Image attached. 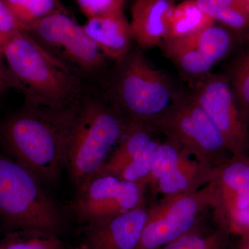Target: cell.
Returning <instances> with one entry per match:
<instances>
[{"mask_svg": "<svg viewBox=\"0 0 249 249\" xmlns=\"http://www.w3.org/2000/svg\"><path fill=\"white\" fill-rule=\"evenodd\" d=\"M235 224L236 227L241 232L249 235V206L237 214Z\"/></svg>", "mask_w": 249, "mask_h": 249, "instance_id": "cell-30", "label": "cell"}, {"mask_svg": "<svg viewBox=\"0 0 249 249\" xmlns=\"http://www.w3.org/2000/svg\"><path fill=\"white\" fill-rule=\"evenodd\" d=\"M78 101L62 109L24 107L0 124V141L6 151L42 183L58 182L66 166L67 142Z\"/></svg>", "mask_w": 249, "mask_h": 249, "instance_id": "cell-1", "label": "cell"}, {"mask_svg": "<svg viewBox=\"0 0 249 249\" xmlns=\"http://www.w3.org/2000/svg\"><path fill=\"white\" fill-rule=\"evenodd\" d=\"M145 187L98 173L78 188L72 203L80 222L93 224L121 215L145 202Z\"/></svg>", "mask_w": 249, "mask_h": 249, "instance_id": "cell-9", "label": "cell"}, {"mask_svg": "<svg viewBox=\"0 0 249 249\" xmlns=\"http://www.w3.org/2000/svg\"><path fill=\"white\" fill-rule=\"evenodd\" d=\"M216 174L215 167L189 159L169 175L159 180L151 191L154 195L163 196L193 193L211 183Z\"/></svg>", "mask_w": 249, "mask_h": 249, "instance_id": "cell-16", "label": "cell"}, {"mask_svg": "<svg viewBox=\"0 0 249 249\" xmlns=\"http://www.w3.org/2000/svg\"><path fill=\"white\" fill-rule=\"evenodd\" d=\"M11 88V78L5 62L3 52L0 51V94Z\"/></svg>", "mask_w": 249, "mask_h": 249, "instance_id": "cell-29", "label": "cell"}, {"mask_svg": "<svg viewBox=\"0 0 249 249\" xmlns=\"http://www.w3.org/2000/svg\"><path fill=\"white\" fill-rule=\"evenodd\" d=\"M214 22L213 18L203 11L194 0H185L174 7L165 39L188 35Z\"/></svg>", "mask_w": 249, "mask_h": 249, "instance_id": "cell-18", "label": "cell"}, {"mask_svg": "<svg viewBox=\"0 0 249 249\" xmlns=\"http://www.w3.org/2000/svg\"><path fill=\"white\" fill-rule=\"evenodd\" d=\"M145 202L129 212L102 222L88 224V249H135L146 224Z\"/></svg>", "mask_w": 249, "mask_h": 249, "instance_id": "cell-13", "label": "cell"}, {"mask_svg": "<svg viewBox=\"0 0 249 249\" xmlns=\"http://www.w3.org/2000/svg\"><path fill=\"white\" fill-rule=\"evenodd\" d=\"M216 22L240 36L249 35V9L237 6L213 14Z\"/></svg>", "mask_w": 249, "mask_h": 249, "instance_id": "cell-25", "label": "cell"}, {"mask_svg": "<svg viewBox=\"0 0 249 249\" xmlns=\"http://www.w3.org/2000/svg\"><path fill=\"white\" fill-rule=\"evenodd\" d=\"M22 29L4 0H0V51L6 46Z\"/></svg>", "mask_w": 249, "mask_h": 249, "instance_id": "cell-27", "label": "cell"}, {"mask_svg": "<svg viewBox=\"0 0 249 249\" xmlns=\"http://www.w3.org/2000/svg\"><path fill=\"white\" fill-rule=\"evenodd\" d=\"M199 224L190 231L159 249H222L224 229L216 231H199Z\"/></svg>", "mask_w": 249, "mask_h": 249, "instance_id": "cell-23", "label": "cell"}, {"mask_svg": "<svg viewBox=\"0 0 249 249\" xmlns=\"http://www.w3.org/2000/svg\"><path fill=\"white\" fill-rule=\"evenodd\" d=\"M219 202L215 178L193 193L163 196L149 207L146 224L135 249H159L184 235Z\"/></svg>", "mask_w": 249, "mask_h": 249, "instance_id": "cell-7", "label": "cell"}, {"mask_svg": "<svg viewBox=\"0 0 249 249\" xmlns=\"http://www.w3.org/2000/svg\"><path fill=\"white\" fill-rule=\"evenodd\" d=\"M219 202L214 216L224 229L237 213L249 206V155L231 156L217 167Z\"/></svg>", "mask_w": 249, "mask_h": 249, "instance_id": "cell-12", "label": "cell"}, {"mask_svg": "<svg viewBox=\"0 0 249 249\" xmlns=\"http://www.w3.org/2000/svg\"><path fill=\"white\" fill-rule=\"evenodd\" d=\"M120 62L114 105L127 119L150 124L168 109L178 94L142 52H129Z\"/></svg>", "mask_w": 249, "mask_h": 249, "instance_id": "cell-5", "label": "cell"}, {"mask_svg": "<svg viewBox=\"0 0 249 249\" xmlns=\"http://www.w3.org/2000/svg\"><path fill=\"white\" fill-rule=\"evenodd\" d=\"M128 121L114 104L80 97L69 134L66 160L77 189L101 173L124 137Z\"/></svg>", "mask_w": 249, "mask_h": 249, "instance_id": "cell-3", "label": "cell"}, {"mask_svg": "<svg viewBox=\"0 0 249 249\" xmlns=\"http://www.w3.org/2000/svg\"><path fill=\"white\" fill-rule=\"evenodd\" d=\"M11 88L22 92L25 107L62 109L83 96L81 82L24 31L3 51Z\"/></svg>", "mask_w": 249, "mask_h": 249, "instance_id": "cell-2", "label": "cell"}, {"mask_svg": "<svg viewBox=\"0 0 249 249\" xmlns=\"http://www.w3.org/2000/svg\"><path fill=\"white\" fill-rule=\"evenodd\" d=\"M22 31L57 11H65L58 0H4Z\"/></svg>", "mask_w": 249, "mask_h": 249, "instance_id": "cell-20", "label": "cell"}, {"mask_svg": "<svg viewBox=\"0 0 249 249\" xmlns=\"http://www.w3.org/2000/svg\"><path fill=\"white\" fill-rule=\"evenodd\" d=\"M192 97L213 122L232 156L249 155V127L244 122L227 77L211 72L194 81Z\"/></svg>", "mask_w": 249, "mask_h": 249, "instance_id": "cell-10", "label": "cell"}, {"mask_svg": "<svg viewBox=\"0 0 249 249\" xmlns=\"http://www.w3.org/2000/svg\"><path fill=\"white\" fill-rule=\"evenodd\" d=\"M175 0H135L131 9L133 40L142 48L160 45L168 32Z\"/></svg>", "mask_w": 249, "mask_h": 249, "instance_id": "cell-14", "label": "cell"}, {"mask_svg": "<svg viewBox=\"0 0 249 249\" xmlns=\"http://www.w3.org/2000/svg\"><path fill=\"white\" fill-rule=\"evenodd\" d=\"M157 131L147 123L129 119L121 142L111 154L100 173L117 176L121 170L142 154L155 139Z\"/></svg>", "mask_w": 249, "mask_h": 249, "instance_id": "cell-17", "label": "cell"}, {"mask_svg": "<svg viewBox=\"0 0 249 249\" xmlns=\"http://www.w3.org/2000/svg\"><path fill=\"white\" fill-rule=\"evenodd\" d=\"M84 249H88V248H87V247H85Z\"/></svg>", "mask_w": 249, "mask_h": 249, "instance_id": "cell-32", "label": "cell"}, {"mask_svg": "<svg viewBox=\"0 0 249 249\" xmlns=\"http://www.w3.org/2000/svg\"><path fill=\"white\" fill-rule=\"evenodd\" d=\"M87 18L102 16L123 10L125 0H76Z\"/></svg>", "mask_w": 249, "mask_h": 249, "instance_id": "cell-26", "label": "cell"}, {"mask_svg": "<svg viewBox=\"0 0 249 249\" xmlns=\"http://www.w3.org/2000/svg\"><path fill=\"white\" fill-rule=\"evenodd\" d=\"M228 79L241 116L249 128V49L234 62Z\"/></svg>", "mask_w": 249, "mask_h": 249, "instance_id": "cell-21", "label": "cell"}, {"mask_svg": "<svg viewBox=\"0 0 249 249\" xmlns=\"http://www.w3.org/2000/svg\"><path fill=\"white\" fill-rule=\"evenodd\" d=\"M83 27L105 56L121 61L129 53L133 36L123 10L87 18Z\"/></svg>", "mask_w": 249, "mask_h": 249, "instance_id": "cell-15", "label": "cell"}, {"mask_svg": "<svg viewBox=\"0 0 249 249\" xmlns=\"http://www.w3.org/2000/svg\"><path fill=\"white\" fill-rule=\"evenodd\" d=\"M194 1L203 11L211 16L219 11H224L234 6H247L244 0H194Z\"/></svg>", "mask_w": 249, "mask_h": 249, "instance_id": "cell-28", "label": "cell"}, {"mask_svg": "<svg viewBox=\"0 0 249 249\" xmlns=\"http://www.w3.org/2000/svg\"><path fill=\"white\" fill-rule=\"evenodd\" d=\"M244 1H245L247 7L249 9V0H244Z\"/></svg>", "mask_w": 249, "mask_h": 249, "instance_id": "cell-31", "label": "cell"}, {"mask_svg": "<svg viewBox=\"0 0 249 249\" xmlns=\"http://www.w3.org/2000/svg\"><path fill=\"white\" fill-rule=\"evenodd\" d=\"M160 143L154 139L146 149L124 167L116 177L129 182H142L151 173L158 155Z\"/></svg>", "mask_w": 249, "mask_h": 249, "instance_id": "cell-24", "label": "cell"}, {"mask_svg": "<svg viewBox=\"0 0 249 249\" xmlns=\"http://www.w3.org/2000/svg\"><path fill=\"white\" fill-rule=\"evenodd\" d=\"M149 124L196 160L215 168L232 156L213 122L191 95L178 94L168 109Z\"/></svg>", "mask_w": 249, "mask_h": 249, "instance_id": "cell-6", "label": "cell"}, {"mask_svg": "<svg viewBox=\"0 0 249 249\" xmlns=\"http://www.w3.org/2000/svg\"><path fill=\"white\" fill-rule=\"evenodd\" d=\"M190 157L179 144L173 139L166 138L164 142L160 143L151 173L140 184L145 188L149 187L152 190L159 180L176 170L191 159Z\"/></svg>", "mask_w": 249, "mask_h": 249, "instance_id": "cell-19", "label": "cell"}, {"mask_svg": "<svg viewBox=\"0 0 249 249\" xmlns=\"http://www.w3.org/2000/svg\"><path fill=\"white\" fill-rule=\"evenodd\" d=\"M24 31L70 68L72 65L88 73L96 71L104 62L106 56L66 11L49 15Z\"/></svg>", "mask_w": 249, "mask_h": 249, "instance_id": "cell-8", "label": "cell"}, {"mask_svg": "<svg viewBox=\"0 0 249 249\" xmlns=\"http://www.w3.org/2000/svg\"><path fill=\"white\" fill-rule=\"evenodd\" d=\"M0 249H65V246L56 235L18 230L0 240Z\"/></svg>", "mask_w": 249, "mask_h": 249, "instance_id": "cell-22", "label": "cell"}, {"mask_svg": "<svg viewBox=\"0 0 249 249\" xmlns=\"http://www.w3.org/2000/svg\"><path fill=\"white\" fill-rule=\"evenodd\" d=\"M42 183L30 170L0 152V219L11 231L57 235L62 214Z\"/></svg>", "mask_w": 249, "mask_h": 249, "instance_id": "cell-4", "label": "cell"}, {"mask_svg": "<svg viewBox=\"0 0 249 249\" xmlns=\"http://www.w3.org/2000/svg\"><path fill=\"white\" fill-rule=\"evenodd\" d=\"M232 33L214 22L188 35L165 39L160 46L183 74L195 81L210 73L230 52Z\"/></svg>", "mask_w": 249, "mask_h": 249, "instance_id": "cell-11", "label": "cell"}]
</instances>
